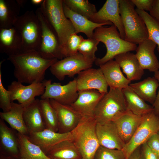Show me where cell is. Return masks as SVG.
Returning <instances> with one entry per match:
<instances>
[{
	"mask_svg": "<svg viewBox=\"0 0 159 159\" xmlns=\"http://www.w3.org/2000/svg\"><path fill=\"white\" fill-rule=\"evenodd\" d=\"M7 60L14 67V74L17 81L29 84L42 82L47 70L58 60L44 58L35 51L10 56Z\"/></svg>",
	"mask_w": 159,
	"mask_h": 159,
	"instance_id": "cell-1",
	"label": "cell"
},
{
	"mask_svg": "<svg viewBox=\"0 0 159 159\" xmlns=\"http://www.w3.org/2000/svg\"><path fill=\"white\" fill-rule=\"evenodd\" d=\"M40 8L44 18L56 33L65 58L67 41L75 31L71 22L64 14L63 0H44Z\"/></svg>",
	"mask_w": 159,
	"mask_h": 159,
	"instance_id": "cell-2",
	"label": "cell"
},
{
	"mask_svg": "<svg viewBox=\"0 0 159 159\" xmlns=\"http://www.w3.org/2000/svg\"><path fill=\"white\" fill-rule=\"evenodd\" d=\"M117 27L112 24L109 27L103 26L96 28L94 31L93 38L105 46L107 52L102 58H97L94 63L99 66L113 60L120 54L135 51L137 45L122 39Z\"/></svg>",
	"mask_w": 159,
	"mask_h": 159,
	"instance_id": "cell-3",
	"label": "cell"
},
{
	"mask_svg": "<svg viewBox=\"0 0 159 159\" xmlns=\"http://www.w3.org/2000/svg\"><path fill=\"white\" fill-rule=\"evenodd\" d=\"M97 122L93 117H82L71 132L72 141L83 159H93L100 145L96 132Z\"/></svg>",
	"mask_w": 159,
	"mask_h": 159,
	"instance_id": "cell-4",
	"label": "cell"
},
{
	"mask_svg": "<svg viewBox=\"0 0 159 159\" xmlns=\"http://www.w3.org/2000/svg\"><path fill=\"white\" fill-rule=\"evenodd\" d=\"M130 0H119L120 14L124 28V39L136 44L148 38V29Z\"/></svg>",
	"mask_w": 159,
	"mask_h": 159,
	"instance_id": "cell-5",
	"label": "cell"
},
{
	"mask_svg": "<svg viewBox=\"0 0 159 159\" xmlns=\"http://www.w3.org/2000/svg\"><path fill=\"white\" fill-rule=\"evenodd\" d=\"M13 26L20 33L22 39L20 53L32 51L37 52L41 44L42 31L35 12L27 11L19 15Z\"/></svg>",
	"mask_w": 159,
	"mask_h": 159,
	"instance_id": "cell-6",
	"label": "cell"
},
{
	"mask_svg": "<svg viewBox=\"0 0 159 159\" xmlns=\"http://www.w3.org/2000/svg\"><path fill=\"white\" fill-rule=\"evenodd\" d=\"M128 110L122 89L110 88L97 105L93 117L97 123L114 121Z\"/></svg>",
	"mask_w": 159,
	"mask_h": 159,
	"instance_id": "cell-7",
	"label": "cell"
},
{
	"mask_svg": "<svg viewBox=\"0 0 159 159\" xmlns=\"http://www.w3.org/2000/svg\"><path fill=\"white\" fill-rule=\"evenodd\" d=\"M35 13L39 21L42 31V40L38 52L46 59H63L59 40L55 31L44 18L40 7L37 9Z\"/></svg>",
	"mask_w": 159,
	"mask_h": 159,
	"instance_id": "cell-8",
	"label": "cell"
},
{
	"mask_svg": "<svg viewBox=\"0 0 159 159\" xmlns=\"http://www.w3.org/2000/svg\"><path fill=\"white\" fill-rule=\"evenodd\" d=\"M159 131V115L154 111L144 115V118L130 140L122 149L127 159L138 148Z\"/></svg>",
	"mask_w": 159,
	"mask_h": 159,
	"instance_id": "cell-9",
	"label": "cell"
},
{
	"mask_svg": "<svg viewBox=\"0 0 159 159\" xmlns=\"http://www.w3.org/2000/svg\"><path fill=\"white\" fill-rule=\"evenodd\" d=\"M94 62L77 54L58 60L49 68L51 73L58 80H63L68 76L73 77L81 71L92 68Z\"/></svg>",
	"mask_w": 159,
	"mask_h": 159,
	"instance_id": "cell-10",
	"label": "cell"
},
{
	"mask_svg": "<svg viewBox=\"0 0 159 159\" xmlns=\"http://www.w3.org/2000/svg\"><path fill=\"white\" fill-rule=\"evenodd\" d=\"M45 90L41 99H52L62 104L71 105L78 96L76 78L64 85L59 83H52L51 80H44Z\"/></svg>",
	"mask_w": 159,
	"mask_h": 159,
	"instance_id": "cell-11",
	"label": "cell"
},
{
	"mask_svg": "<svg viewBox=\"0 0 159 159\" xmlns=\"http://www.w3.org/2000/svg\"><path fill=\"white\" fill-rule=\"evenodd\" d=\"M43 81L24 86L18 81H13L8 86L12 102L17 100L24 108L30 104L37 96H42L45 90Z\"/></svg>",
	"mask_w": 159,
	"mask_h": 159,
	"instance_id": "cell-12",
	"label": "cell"
},
{
	"mask_svg": "<svg viewBox=\"0 0 159 159\" xmlns=\"http://www.w3.org/2000/svg\"><path fill=\"white\" fill-rule=\"evenodd\" d=\"M50 102L56 114L58 132L65 133L71 132L82 116L71 105L62 104L52 99Z\"/></svg>",
	"mask_w": 159,
	"mask_h": 159,
	"instance_id": "cell-13",
	"label": "cell"
},
{
	"mask_svg": "<svg viewBox=\"0 0 159 159\" xmlns=\"http://www.w3.org/2000/svg\"><path fill=\"white\" fill-rule=\"evenodd\" d=\"M78 92L96 90L105 94L108 86L102 72L99 68H90L80 72L76 78Z\"/></svg>",
	"mask_w": 159,
	"mask_h": 159,
	"instance_id": "cell-14",
	"label": "cell"
},
{
	"mask_svg": "<svg viewBox=\"0 0 159 159\" xmlns=\"http://www.w3.org/2000/svg\"><path fill=\"white\" fill-rule=\"evenodd\" d=\"M90 20L99 24L111 22L117 27L121 38L124 39L125 33L120 14L119 0H107Z\"/></svg>",
	"mask_w": 159,
	"mask_h": 159,
	"instance_id": "cell-15",
	"label": "cell"
},
{
	"mask_svg": "<svg viewBox=\"0 0 159 159\" xmlns=\"http://www.w3.org/2000/svg\"><path fill=\"white\" fill-rule=\"evenodd\" d=\"M96 132L100 146L109 149L122 150L125 145L114 121L97 123Z\"/></svg>",
	"mask_w": 159,
	"mask_h": 159,
	"instance_id": "cell-16",
	"label": "cell"
},
{
	"mask_svg": "<svg viewBox=\"0 0 159 159\" xmlns=\"http://www.w3.org/2000/svg\"><path fill=\"white\" fill-rule=\"evenodd\" d=\"M105 95L96 90L78 92V98L71 106L82 117H93L95 109Z\"/></svg>",
	"mask_w": 159,
	"mask_h": 159,
	"instance_id": "cell-17",
	"label": "cell"
},
{
	"mask_svg": "<svg viewBox=\"0 0 159 159\" xmlns=\"http://www.w3.org/2000/svg\"><path fill=\"white\" fill-rule=\"evenodd\" d=\"M156 44L148 39L138 44L135 54L142 68L155 72L159 70V61L155 54Z\"/></svg>",
	"mask_w": 159,
	"mask_h": 159,
	"instance_id": "cell-18",
	"label": "cell"
},
{
	"mask_svg": "<svg viewBox=\"0 0 159 159\" xmlns=\"http://www.w3.org/2000/svg\"><path fill=\"white\" fill-rule=\"evenodd\" d=\"M28 136L29 140L39 146L46 154L52 148L59 142L72 140L71 132L62 133L47 129Z\"/></svg>",
	"mask_w": 159,
	"mask_h": 159,
	"instance_id": "cell-19",
	"label": "cell"
},
{
	"mask_svg": "<svg viewBox=\"0 0 159 159\" xmlns=\"http://www.w3.org/2000/svg\"><path fill=\"white\" fill-rule=\"evenodd\" d=\"M63 8L65 15L71 22L75 33L77 34L80 33H83L88 38H93L94 31L97 28L105 25L113 24L110 22L102 24L93 22L85 17L72 11L63 2Z\"/></svg>",
	"mask_w": 159,
	"mask_h": 159,
	"instance_id": "cell-20",
	"label": "cell"
},
{
	"mask_svg": "<svg viewBox=\"0 0 159 159\" xmlns=\"http://www.w3.org/2000/svg\"><path fill=\"white\" fill-rule=\"evenodd\" d=\"M0 149L1 154L20 157L18 132L0 119Z\"/></svg>",
	"mask_w": 159,
	"mask_h": 159,
	"instance_id": "cell-21",
	"label": "cell"
},
{
	"mask_svg": "<svg viewBox=\"0 0 159 159\" xmlns=\"http://www.w3.org/2000/svg\"><path fill=\"white\" fill-rule=\"evenodd\" d=\"M99 67L110 88L122 89L130 84L131 81L124 76L115 60H110Z\"/></svg>",
	"mask_w": 159,
	"mask_h": 159,
	"instance_id": "cell-22",
	"label": "cell"
},
{
	"mask_svg": "<svg viewBox=\"0 0 159 159\" xmlns=\"http://www.w3.org/2000/svg\"><path fill=\"white\" fill-rule=\"evenodd\" d=\"M128 110L115 120L119 134L125 144L131 139L144 118Z\"/></svg>",
	"mask_w": 159,
	"mask_h": 159,
	"instance_id": "cell-23",
	"label": "cell"
},
{
	"mask_svg": "<svg viewBox=\"0 0 159 159\" xmlns=\"http://www.w3.org/2000/svg\"><path fill=\"white\" fill-rule=\"evenodd\" d=\"M115 60L118 64L127 78L129 80H140L144 74L135 54L128 52L116 56Z\"/></svg>",
	"mask_w": 159,
	"mask_h": 159,
	"instance_id": "cell-24",
	"label": "cell"
},
{
	"mask_svg": "<svg viewBox=\"0 0 159 159\" xmlns=\"http://www.w3.org/2000/svg\"><path fill=\"white\" fill-rule=\"evenodd\" d=\"M39 101L38 99H35L29 105L24 108L23 118L29 135L46 129L41 110Z\"/></svg>",
	"mask_w": 159,
	"mask_h": 159,
	"instance_id": "cell-25",
	"label": "cell"
},
{
	"mask_svg": "<svg viewBox=\"0 0 159 159\" xmlns=\"http://www.w3.org/2000/svg\"><path fill=\"white\" fill-rule=\"evenodd\" d=\"M22 45L20 34L13 26L0 29V52L9 56L20 53Z\"/></svg>",
	"mask_w": 159,
	"mask_h": 159,
	"instance_id": "cell-26",
	"label": "cell"
},
{
	"mask_svg": "<svg viewBox=\"0 0 159 159\" xmlns=\"http://www.w3.org/2000/svg\"><path fill=\"white\" fill-rule=\"evenodd\" d=\"M24 107L20 104L12 102L10 110L1 112V119L6 122L11 128L22 134L28 136L29 133L23 118Z\"/></svg>",
	"mask_w": 159,
	"mask_h": 159,
	"instance_id": "cell-27",
	"label": "cell"
},
{
	"mask_svg": "<svg viewBox=\"0 0 159 159\" xmlns=\"http://www.w3.org/2000/svg\"><path fill=\"white\" fill-rule=\"evenodd\" d=\"M127 109L133 114L143 116L153 110V106L146 103L129 86L122 89Z\"/></svg>",
	"mask_w": 159,
	"mask_h": 159,
	"instance_id": "cell-28",
	"label": "cell"
},
{
	"mask_svg": "<svg viewBox=\"0 0 159 159\" xmlns=\"http://www.w3.org/2000/svg\"><path fill=\"white\" fill-rule=\"evenodd\" d=\"M129 86L144 100L152 105L156 100V91L159 86L158 80L154 77H149L140 82L130 83Z\"/></svg>",
	"mask_w": 159,
	"mask_h": 159,
	"instance_id": "cell-29",
	"label": "cell"
},
{
	"mask_svg": "<svg viewBox=\"0 0 159 159\" xmlns=\"http://www.w3.org/2000/svg\"><path fill=\"white\" fill-rule=\"evenodd\" d=\"M51 159H82V156L71 140L59 142L52 148L46 154Z\"/></svg>",
	"mask_w": 159,
	"mask_h": 159,
	"instance_id": "cell-30",
	"label": "cell"
},
{
	"mask_svg": "<svg viewBox=\"0 0 159 159\" xmlns=\"http://www.w3.org/2000/svg\"><path fill=\"white\" fill-rule=\"evenodd\" d=\"M20 8L16 0H0V29L13 26Z\"/></svg>",
	"mask_w": 159,
	"mask_h": 159,
	"instance_id": "cell-31",
	"label": "cell"
},
{
	"mask_svg": "<svg viewBox=\"0 0 159 159\" xmlns=\"http://www.w3.org/2000/svg\"><path fill=\"white\" fill-rule=\"evenodd\" d=\"M18 135L21 159H51L39 146L32 142L27 136L18 132Z\"/></svg>",
	"mask_w": 159,
	"mask_h": 159,
	"instance_id": "cell-32",
	"label": "cell"
},
{
	"mask_svg": "<svg viewBox=\"0 0 159 159\" xmlns=\"http://www.w3.org/2000/svg\"><path fill=\"white\" fill-rule=\"evenodd\" d=\"M63 2L72 11L89 20L97 11L95 5L87 0H63Z\"/></svg>",
	"mask_w": 159,
	"mask_h": 159,
	"instance_id": "cell-33",
	"label": "cell"
},
{
	"mask_svg": "<svg viewBox=\"0 0 159 159\" xmlns=\"http://www.w3.org/2000/svg\"><path fill=\"white\" fill-rule=\"evenodd\" d=\"M40 105L42 117L46 129L58 132L57 120L54 110L49 99H41Z\"/></svg>",
	"mask_w": 159,
	"mask_h": 159,
	"instance_id": "cell-34",
	"label": "cell"
},
{
	"mask_svg": "<svg viewBox=\"0 0 159 159\" xmlns=\"http://www.w3.org/2000/svg\"><path fill=\"white\" fill-rule=\"evenodd\" d=\"M136 10L146 25L148 32V39L156 44L158 46L157 49L159 52V22L146 11L137 9Z\"/></svg>",
	"mask_w": 159,
	"mask_h": 159,
	"instance_id": "cell-35",
	"label": "cell"
},
{
	"mask_svg": "<svg viewBox=\"0 0 159 159\" xmlns=\"http://www.w3.org/2000/svg\"><path fill=\"white\" fill-rule=\"evenodd\" d=\"M100 42L93 38L84 39L78 48V52L86 58L95 62L97 58L95 53L97 50V46Z\"/></svg>",
	"mask_w": 159,
	"mask_h": 159,
	"instance_id": "cell-36",
	"label": "cell"
},
{
	"mask_svg": "<svg viewBox=\"0 0 159 159\" xmlns=\"http://www.w3.org/2000/svg\"><path fill=\"white\" fill-rule=\"evenodd\" d=\"M93 159H126L122 150L110 149L100 146Z\"/></svg>",
	"mask_w": 159,
	"mask_h": 159,
	"instance_id": "cell-37",
	"label": "cell"
},
{
	"mask_svg": "<svg viewBox=\"0 0 159 159\" xmlns=\"http://www.w3.org/2000/svg\"><path fill=\"white\" fill-rule=\"evenodd\" d=\"M3 61L0 63V108L3 112H6L10 110L12 102L10 92L5 89L2 82L1 66Z\"/></svg>",
	"mask_w": 159,
	"mask_h": 159,
	"instance_id": "cell-38",
	"label": "cell"
},
{
	"mask_svg": "<svg viewBox=\"0 0 159 159\" xmlns=\"http://www.w3.org/2000/svg\"><path fill=\"white\" fill-rule=\"evenodd\" d=\"M84 39L81 35H78L75 33L72 34L67 41L66 47L64 57H69L77 54L78 48Z\"/></svg>",
	"mask_w": 159,
	"mask_h": 159,
	"instance_id": "cell-39",
	"label": "cell"
},
{
	"mask_svg": "<svg viewBox=\"0 0 159 159\" xmlns=\"http://www.w3.org/2000/svg\"><path fill=\"white\" fill-rule=\"evenodd\" d=\"M146 142L159 159V135L158 134L156 133L152 135Z\"/></svg>",
	"mask_w": 159,
	"mask_h": 159,
	"instance_id": "cell-40",
	"label": "cell"
},
{
	"mask_svg": "<svg viewBox=\"0 0 159 159\" xmlns=\"http://www.w3.org/2000/svg\"><path fill=\"white\" fill-rule=\"evenodd\" d=\"M140 159H159L146 142L141 146Z\"/></svg>",
	"mask_w": 159,
	"mask_h": 159,
	"instance_id": "cell-41",
	"label": "cell"
},
{
	"mask_svg": "<svg viewBox=\"0 0 159 159\" xmlns=\"http://www.w3.org/2000/svg\"><path fill=\"white\" fill-rule=\"evenodd\" d=\"M137 9L145 11H150L151 9L154 0H130Z\"/></svg>",
	"mask_w": 159,
	"mask_h": 159,
	"instance_id": "cell-42",
	"label": "cell"
},
{
	"mask_svg": "<svg viewBox=\"0 0 159 159\" xmlns=\"http://www.w3.org/2000/svg\"><path fill=\"white\" fill-rule=\"evenodd\" d=\"M149 14L159 22V0H154L152 8Z\"/></svg>",
	"mask_w": 159,
	"mask_h": 159,
	"instance_id": "cell-43",
	"label": "cell"
},
{
	"mask_svg": "<svg viewBox=\"0 0 159 159\" xmlns=\"http://www.w3.org/2000/svg\"><path fill=\"white\" fill-rule=\"evenodd\" d=\"M154 77L158 80L159 83V70L154 72ZM152 105L155 112L159 115V88L156 100Z\"/></svg>",
	"mask_w": 159,
	"mask_h": 159,
	"instance_id": "cell-44",
	"label": "cell"
},
{
	"mask_svg": "<svg viewBox=\"0 0 159 159\" xmlns=\"http://www.w3.org/2000/svg\"><path fill=\"white\" fill-rule=\"evenodd\" d=\"M140 147L136 148L127 159H140Z\"/></svg>",
	"mask_w": 159,
	"mask_h": 159,
	"instance_id": "cell-45",
	"label": "cell"
},
{
	"mask_svg": "<svg viewBox=\"0 0 159 159\" xmlns=\"http://www.w3.org/2000/svg\"><path fill=\"white\" fill-rule=\"evenodd\" d=\"M0 159H21L19 157L1 154Z\"/></svg>",
	"mask_w": 159,
	"mask_h": 159,
	"instance_id": "cell-46",
	"label": "cell"
},
{
	"mask_svg": "<svg viewBox=\"0 0 159 159\" xmlns=\"http://www.w3.org/2000/svg\"><path fill=\"white\" fill-rule=\"evenodd\" d=\"M44 0H32V3L34 5H41L43 2Z\"/></svg>",
	"mask_w": 159,
	"mask_h": 159,
	"instance_id": "cell-47",
	"label": "cell"
},
{
	"mask_svg": "<svg viewBox=\"0 0 159 159\" xmlns=\"http://www.w3.org/2000/svg\"><path fill=\"white\" fill-rule=\"evenodd\" d=\"M16 1L20 7L24 6L27 2L26 0H16Z\"/></svg>",
	"mask_w": 159,
	"mask_h": 159,
	"instance_id": "cell-48",
	"label": "cell"
},
{
	"mask_svg": "<svg viewBox=\"0 0 159 159\" xmlns=\"http://www.w3.org/2000/svg\"><path fill=\"white\" fill-rule=\"evenodd\" d=\"M157 133H158V134L159 135V131Z\"/></svg>",
	"mask_w": 159,
	"mask_h": 159,
	"instance_id": "cell-49",
	"label": "cell"
},
{
	"mask_svg": "<svg viewBox=\"0 0 159 159\" xmlns=\"http://www.w3.org/2000/svg\"></svg>",
	"mask_w": 159,
	"mask_h": 159,
	"instance_id": "cell-50",
	"label": "cell"
}]
</instances>
